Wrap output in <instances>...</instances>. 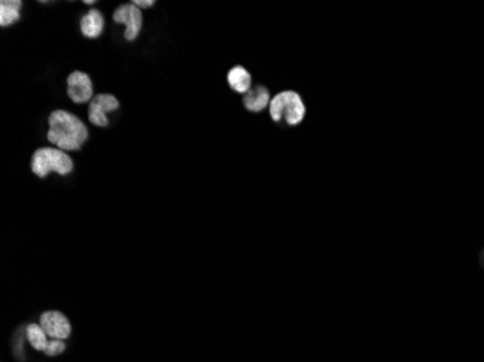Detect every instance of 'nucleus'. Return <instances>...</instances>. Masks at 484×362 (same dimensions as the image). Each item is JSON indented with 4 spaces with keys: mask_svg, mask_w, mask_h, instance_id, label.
<instances>
[{
    "mask_svg": "<svg viewBox=\"0 0 484 362\" xmlns=\"http://www.w3.org/2000/svg\"><path fill=\"white\" fill-rule=\"evenodd\" d=\"M50 131L46 134L48 141L54 143L61 151H79L89 138L87 127L82 120L67 110H56L48 117Z\"/></svg>",
    "mask_w": 484,
    "mask_h": 362,
    "instance_id": "f257e3e1",
    "label": "nucleus"
},
{
    "mask_svg": "<svg viewBox=\"0 0 484 362\" xmlns=\"http://www.w3.org/2000/svg\"><path fill=\"white\" fill-rule=\"evenodd\" d=\"M72 160L67 153L56 148H39L34 153L31 160L32 173L39 179H45L51 172L60 176H67L72 172Z\"/></svg>",
    "mask_w": 484,
    "mask_h": 362,
    "instance_id": "f03ea898",
    "label": "nucleus"
},
{
    "mask_svg": "<svg viewBox=\"0 0 484 362\" xmlns=\"http://www.w3.org/2000/svg\"><path fill=\"white\" fill-rule=\"evenodd\" d=\"M306 113V108L300 96L295 91L279 93L270 102V115L273 120L284 119L288 125L300 124Z\"/></svg>",
    "mask_w": 484,
    "mask_h": 362,
    "instance_id": "7ed1b4c3",
    "label": "nucleus"
},
{
    "mask_svg": "<svg viewBox=\"0 0 484 362\" xmlns=\"http://www.w3.org/2000/svg\"><path fill=\"white\" fill-rule=\"evenodd\" d=\"M119 108V102L112 94H98L90 101L89 105V120L99 128H105L109 125L108 113L116 110Z\"/></svg>",
    "mask_w": 484,
    "mask_h": 362,
    "instance_id": "20e7f679",
    "label": "nucleus"
},
{
    "mask_svg": "<svg viewBox=\"0 0 484 362\" xmlns=\"http://www.w3.org/2000/svg\"><path fill=\"white\" fill-rule=\"evenodd\" d=\"M112 18L115 23H124V25L127 27L125 34H124L125 39L128 41L136 39L142 28V13L138 6H135L134 4L119 6L113 12Z\"/></svg>",
    "mask_w": 484,
    "mask_h": 362,
    "instance_id": "39448f33",
    "label": "nucleus"
},
{
    "mask_svg": "<svg viewBox=\"0 0 484 362\" xmlns=\"http://www.w3.org/2000/svg\"><path fill=\"white\" fill-rule=\"evenodd\" d=\"M68 98L75 103H86L93 99V84L89 75L82 71L71 72L67 79Z\"/></svg>",
    "mask_w": 484,
    "mask_h": 362,
    "instance_id": "423d86ee",
    "label": "nucleus"
},
{
    "mask_svg": "<svg viewBox=\"0 0 484 362\" xmlns=\"http://www.w3.org/2000/svg\"><path fill=\"white\" fill-rule=\"evenodd\" d=\"M41 326L53 340H67L71 333L68 319L60 311H45L41 316Z\"/></svg>",
    "mask_w": 484,
    "mask_h": 362,
    "instance_id": "0eeeda50",
    "label": "nucleus"
},
{
    "mask_svg": "<svg viewBox=\"0 0 484 362\" xmlns=\"http://www.w3.org/2000/svg\"><path fill=\"white\" fill-rule=\"evenodd\" d=\"M103 28H105V19L101 11L98 9H90V12H87L80 20V30L86 38H90V39L99 38L103 32Z\"/></svg>",
    "mask_w": 484,
    "mask_h": 362,
    "instance_id": "6e6552de",
    "label": "nucleus"
},
{
    "mask_svg": "<svg viewBox=\"0 0 484 362\" xmlns=\"http://www.w3.org/2000/svg\"><path fill=\"white\" fill-rule=\"evenodd\" d=\"M270 93L264 86H257L254 89L251 87L244 96V105L251 112H261L267 108V105H270Z\"/></svg>",
    "mask_w": 484,
    "mask_h": 362,
    "instance_id": "1a4fd4ad",
    "label": "nucleus"
},
{
    "mask_svg": "<svg viewBox=\"0 0 484 362\" xmlns=\"http://www.w3.org/2000/svg\"><path fill=\"white\" fill-rule=\"evenodd\" d=\"M228 83L238 93H247L251 89V75L241 65H236L228 72Z\"/></svg>",
    "mask_w": 484,
    "mask_h": 362,
    "instance_id": "9d476101",
    "label": "nucleus"
},
{
    "mask_svg": "<svg viewBox=\"0 0 484 362\" xmlns=\"http://www.w3.org/2000/svg\"><path fill=\"white\" fill-rule=\"evenodd\" d=\"M20 0H4L0 2V25L4 28L11 27L20 19Z\"/></svg>",
    "mask_w": 484,
    "mask_h": 362,
    "instance_id": "9b49d317",
    "label": "nucleus"
},
{
    "mask_svg": "<svg viewBox=\"0 0 484 362\" xmlns=\"http://www.w3.org/2000/svg\"><path fill=\"white\" fill-rule=\"evenodd\" d=\"M27 336H28V341L30 344L37 349V351H45L48 347V341H46V333L42 329V326L39 325H30L27 329Z\"/></svg>",
    "mask_w": 484,
    "mask_h": 362,
    "instance_id": "f8f14e48",
    "label": "nucleus"
},
{
    "mask_svg": "<svg viewBox=\"0 0 484 362\" xmlns=\"http://www.w3.org/2000/svg\"><path fill=\"white\" fill-rule=\"evenodd\" d=\"M65 349V345L63 341L60 340H54L51 342H48V347L44 351L46 355H50V356H54V355H60L61 352H64Z\"/></svg>",
    "mask_w": 484,
    "mask_h": 362,
    "instance_id": "ddd939ff",
    "label": "nucleus"
},
{
    "mask_svg": "<svg viewBox=\"0 0 484 362\" xmlns=\"http://www.w3.org/2000/svg\"><path fill=\"white\" fill-rule=\"evenodd\" d=\"M135 6H138L139 9L141 8H151V6H154L155 5V0H134V2H132Z\"/></svg>",
    "mask_w": 484,
    "mask_h": 362,
    "instance_id": "4468645a",
    "label": "nucleus"
},
{
    "mask_svg": "<svg viewBox=\"0 0 484 362\" xmlns=\"http://www.w3.org/2000/svg\"><path fill=\"white\" fill-rule=\"evenodd\" d=\"M94 0H90V2H84V5H93Z\"/></svg>",
    "mask_w": 484,
    "mask_h": 362,
    "instance_id": "2eb2a0df",
    "label": "nucleus"
}]
</instances>
